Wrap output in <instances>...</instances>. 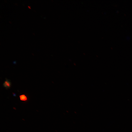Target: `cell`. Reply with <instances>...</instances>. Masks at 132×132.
<instances>
[{
    "instance_id": "6da1fadb",
    "label": "cell",
    "mask_w": 132,
    "mask_h": 132,
    "mask_svg": "<svg viewBox=\"0 0 132 132\" xmlns=\"http://www.w3.org/2000/svg\"><path fill=\"white\" fill-rule=\"evenodd\" d=\"M6 79L3 84V86L4 87L8 89L11 87V83L10 80L7 79Z\"/></svg>"
},
{
    "instance_id": "7a4b0ae2",
    "label": "cell",
    "mask_w": 132,
    "mask_h": 132,
    "mask_svg": "<svg viewBox=\"0 0 132 132\" xmlns=\"http://www.w3.org/2000/svg\"><path fill=\"white\" fill-rule=\"evenodd\" d=\"M20 100L21 101H26L27 100V97L25 94H23L19 96Z\"/></svg>"
}]
</instances>
